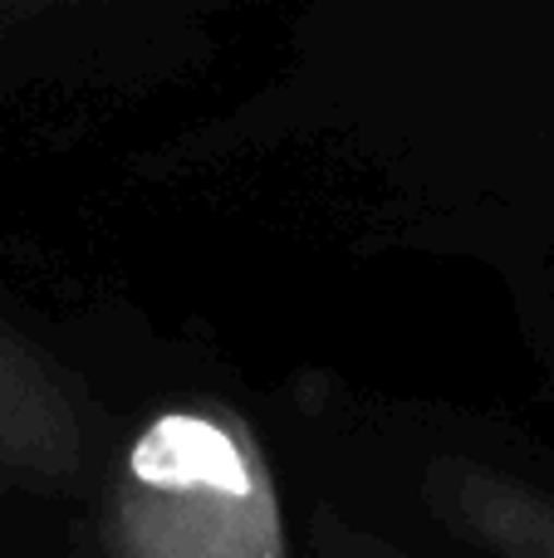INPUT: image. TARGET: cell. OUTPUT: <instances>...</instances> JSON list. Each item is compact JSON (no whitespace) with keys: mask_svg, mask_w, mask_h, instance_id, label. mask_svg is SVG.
I'll list each match as a JSON object with an SVG mask.
<instances>
[{"mask_svg":"<svg viewBox=\"0 0 554 558\" xmlns=\"http://www.w3.org/2000/svg\"><path fill=\"white\" fill-rule=\"evenodd\" d=\"M339 558H402V554L383 549V544H373V539H353V544H349V549H344Z\"/></svg>","mask_w":554,"mask_h":558,"instance_id":"cell-4","label":"cell"},{"mask_svg":"<svg viewBox=\"0 0 554 558\" xmlns=\"http://www.w3.org/2000/svg\"><path fill=\"white\" fill-rule=\"evenodd\" d=\"M84 412L49 353L0 324V481L64 485L84 461Z\"/></svg>","mask_w":554,"mask_h":558,"instance_id":"cell-2","label":"cell"},{"mask_svg":"<svg viewBox=\"0 0 554 558\" xmlns=\"http://www.w3.org/2000/svg\"><path fill=\"white\" fill-rule=\"evenodd\" d=\"M427 505L457 539L486 558H554V495L471 456L427 465Z\"/></svg>","mask_w":554,"mask_h":558,"instance_id":"cell-3","label":"cell"},{"mask_svg":"<svg viewBox=\"0 0 554 558\" xmlns=\"http://www.w3.org/2000/svg\"><path fill=\"white\" fill-rule=\"evenodd\" d=\"M113 558H290L280 485L255 432L221 402L162 407L108 481Z\"/></svg>","mask_w":554,"mask_h":558,"instance_id":"cell-1","label":"cell"}]
</instances>
